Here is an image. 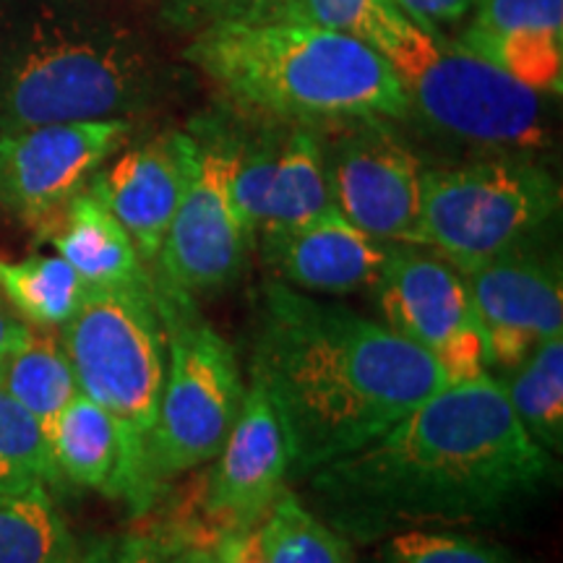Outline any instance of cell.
Returning a JSON list of instances; mask_svg holds the SVG:
<instances>
[{
    "label": "cell",
    "mask_w": 563,
    "mask_h": 563,
    "mask_svg": "<svg viewBox=\"0 0 563 563\" xmlns=\"http://www.w3.org/2000/svg\"><path fill=\"white\" fill-rule=\"evenodd\" d=\"M251 384L277 412L290 477H308L446 389L428 352L342 302L285 282L258 295Z\"/></svg>",
    "instance_id": "cell-2"
},
{
    "label": "cell",
    "mask_w": 563,
    "mask_h": 563,
    "mask_svg": "<svg viewBox=\"0 0 563 563\" xmlns=\"http://www.w3.org/2000/svg\"><path fill=\"white\" fill-rule=\"evenodd\" d=\"M89 287L60 256L0 258V298L34 329H63L79 311Z\"/></svg>",
    "instance_id": "cell-22"
},
{
    "label": "cell",
    "mask_w": 563,
    "mask_h": 563,
    "mask_svg": "<svg viewBox=\"0 0 563 563\" xmlns=\"http://www.w3.org/2000/svg\"><path fill=\"white\" fill-rule=\"evenodd\" d=\"M167 342V373L144 462L129 496L141 517L167 485L211 462L241 412L245 386L232 344L199 311L194 295L152 272Z\"/></svg>",
    "instance_id": "cell-6"
},
{
    "label": "cell",
    "mask_w": 563,
    "mask_h": 563,
    "mask_svg": "<svg viewBox=\"0 0 563 563\" xmlns=\"http://www.w3.org/2000/svg\"><path fill=\"white\" fill-rule=\"evenodd\" d=\"M473 9L456 45L540 95H561L563 0H477Z\"/></svg>",
    "instance_id": "cell-17"
},
{
    "label": "cell",
    "mask_w": 563,
    "mask_h": 563,
    "mask_svg": "<svg viewBox=\"0 0 563 563\" xmlns=\"http://www.w3.org/2000/svg\"><path fill=\"white\" fill-rule=\"evenodd\" d=\"M334 209L365 235L384 243H412L420 220L422 170L410 146L386 121L336 123L323 146Z\"/></svg>",
    "instance_id": "cell-12"
},
{
    "label": "cell",
    "mask_w": 563,
    "mask_h": 563,
    "mask_svg": "<svg viewBox=\"0 0 563 563\" xmlns=\"http://www.w3.org/2000/svg\"><path fill=\"white\" fill-rule=\"evenodd\" d=\"M420 30L441 34V26H452L473 11L477 0H391Z\"/></svg>",
    "instance_id": "cell-30"
},
{
    "label": "cell",
    "mask_w": 563,
    "mask_h": 563,
    "mask_svg": "<svg viewBox=\"0 0 563 563\" xmlns=\"http://www.w3.org/2000/svg\"><path fill=\"white\" fill-rule=\"evenodd\" d=\"M76 555L51 488L0 496V563H74Z\"/></svg>",
    "instance_id": "cell-24"
},
{
    "label": "cell",
    "mask_w": 563,
    "mask_h": 563,
    "mask_svg": "<svg viewBox=\"0 0 563 563\" xmlns=\"http://www.w3.org/2000/svg\"><path fill=\"white\" fill-rule=\"evenodd\" d=\"M165 545L146 534H125L118 543L104 540L102 563H162Z\"/></svg>",
    "instance_id": "cell-32"
},
{
    "label": "cell",
    "mask_w": 563,
    "mask_h": 563,
    "mask_svg": "<svg viewBox=\"0 0 563 563\" xmlns=\"http://www.w3.org/2000/svg\"><path fill=\"white\" fill-rule=\"evenodd\" d=\"M371 290L384 327L428 352L452 384L493 368L488 336L464 277L439 253L394 243Z\"/></svg>",
    "instance_id": "cell-10"
},
{
    "label": "cell",
    "mask_w": 563,
    "mask_h": 563,
    "mask_svg": "<svg viewBox=\"0 0 563 563\" xmlns=\"http://www.w3.org/2000/svg\"><path fill=\"white\" fill-rule=\"evenodd\" d=\"M460 274L488 336L493 365L517 368L540 342L563 334V279L553 258L522 245Z\"/></svg>",
    "instance_id": "cell-14"
},
{
    "label": "cell",
    "mask_w": 563,
    "mask_h": 563,
    "mask_svg": "<svg viewBox=\"0 0 563 563\" xmlns=\"http://www.w3.org/2000/svg\"><path fill=\"white\" fill-rule=\"evenodd\" d=\"M79 391L118 420L125 441L129 501L150 443L167 373V342L152 285L89 287L58 329Z\"/></svg>",
    "instance_id": "cell-7"
},
{
    "label": "cell",
    "mask_w": 563,
    "mask_h": 563,
    "mask_svg": "<svg viewBox=\"0 0 563 563\" xmlns=\"http://www.w3.org/2000/svg\"><path fill=\"white\" fill-rule=\"evenodd\" d=\"M194 173L162 241L157 274L188 295L217 292L232 285L256 245L238 211L232 178L243 141L220 121H196Z\"/></svg>",
    "instance_id": "cell-9"
},
{
    "label": "cell",
    "mask_w": 563,
    "mask_h": 563,
    "mask_svg": "<svg viewBox=\"0 0 563 563\" xmlns=\"http://www.w3.org/2000/svg\"><path fill=\"white\" fill-rule=\"evenodd\" d=\"M162 563H217L211 545L201 543H178L175 548L165 545Z\"/></svg>",
    "instance_id": "cell-34"
},
{
    "label": "cell",
    "mask_w": 563,
    "mask_h": 563,
    "mask_svg": "<svg viewBox=\"0 0 563 563\" xmlns=\"http://www.w3.org/2000/svg\"><path fill=\"white\" fill-rule=\"evenodd\" d=\"M131 118L0 133V211L40 232L129 144Z\"/></svg>",
    "instance_id": "cell-11"
},
{
    "label": "cell",
    "mask_w": 563,
    "mask_h": 563,
    "mask_svg": "<svg viewBox=\"0 0 563 563\" xmlns=\"http://www.w3.org/2000/svg\"><path fill=\"white\" fill-rule=\"evenodd\" d=\"M290 477V454L266 394L251 384L241 412L203 483L201 509L214 543L224 534L258 530Z\"/></svg>",
    "instance_id": "cell-13"
},
{
    "label": "cell",
    "mask_w": 563,
    "mask_h": 563,
    "mask_svg": "<svg viewBox=\"0 0 563 563\" xmlns=\"http://www.w3.org/2000/svg\"><path fill=\"white\" fill-rule=\"evenodd\" d=\"M256 245L279 282L311 295H350L376 285L391 245L365 235L334 207L285 232L258 235Z\"/></svg>",
    "instance_id": "cell-16"
},
{
    "label": "cell",
    "mask_w": 563,
    "mask_h": 563,
    "mask_svg": "<svg viewBox=\"0 0 563 563\" xmlns=\"http://www.w3.org/2000/svg\"><path fill=\"white\" fill-rule=\"evenodd\" d=\"M0 386L51 433L53 422L79 394L60 336L34 329L24 344L0 361Z\"/></svg>",
    "instance_id": "cell-21"
},
{
    "label": "cell",
    "mask_w": 563,
    "mask_h": 563,
    "mask_svg": "<svg viewBox=\"0 0 563 563\" xmlns=\"http://www.w3.org/2000/svg\"><path fill=\"white\" fill-rule=\"evenodd\" d=\"M269 563H352L350 543L290 488L258 527Z\"/></svg>",
    "instance_id": "cell-25"
},
{
    "label": "cell",
    "mask_w": 563,
    "mask_h": 563,
    "mask_svg": "<svg viewBox=\"0 0 563 563\" xmlns=\"http://www.w3.org/2000/svg\"><path fill=\"white\" fill-rule=\"evenodd\" d=\"M167 76L144 32L100 0H0V133L131 118Z\"/></svg>",
    "instance_id": "cell-3"
},
{
    "label": "cell",
    "mask_w": 563,
    "mask_h": 563,
    "mask_svg": "<svg viewBox=\"0 0 563 563\" xmlns=\"http://www.w3.org/2000/svg\"><path fill=\"white\" fill-rule=\"evenodd\" d=\"M553 454L514 415L501 378L449 384L389 431L308 475L316 514L352 543L477 525L538 498Z\"/></svg>",
    "instance_id": "cell-1"
},
{
    "label": "cell",
    "mask_w": 563,
    "mask_h": 563,
    "mask_svg": "<svg viewBox=\"0 0 563 563\" xmlns=\"http://www.w3.org/2000/svg\"><path fill=\"white\" fill-rule=\"evenodd\" d=\"M194 63L232 104L266 121L336 125L407 121L389 63L352 34L302 21L230 24L194 34Z\"/></svg>",
    "instance_id": "cell-4"
},
{
    "label": "cell",
    "mask_w": 563,
    "mask_h": 563,
    "mask_svg": "<svg viewBox=\"0 0 563 563\" xmlns=\"http://www.w3.org/2000/svg\"><path fill=\"white\" fill-rule=\"evenodd\" d=\"M102 548H104V540H100V543H91L87 551L76 555L74 563H102Z\"/></svg>",
    "instance_id": "cell-35"
},
{
    "label": "cell",
    "mask_w": 563,
    "mask_h": 563,
    "mask_svg": "<svg viewBox=\"0 0 563 563\" xmlns=\"http://www.w3.org/2000/svg\"><path fill=\"white\" fill-rule=\"evenodd\" d=\"M53 462L60 481L76 488L100 490L108 498L125 493V441L118 420L89 399L76 394L66 410L53 422L51 433Z\"/></svg>",
    "instance_id": "cell-19"
},
{
    "label": "cell",
    "mask_w": 563,
    "mask_h": 563,
    "mask_svg": "<svg viewBox=\"0 0 563 563\" xmlns=\"http://www.w3.org/2000/svg\"><path fill=\"white\" fill-rule=\"evenodd\" d=\"M371 0H298V21L357 37Z\"/></svg>",
    "instance_id": "cell-29"
},
{
    "label": "cell",
    "mask_w": 563,
    "mask_h": 563,
    "mask_svg": "<svg viewBox=\"0 0 563 563\" xmlns=\"http://www.w3.org/2000/svg\"><path fill=\"white\" fill-rule=\"evenodd\" d=\"M329 207L334 203L323 165V141L311 125H295L277 146L256 238L298 228Z\"/></svg>",
    "instance_id": "cell-20"
},
{
    "label": "cell",
    "mask_w": 563,
    "mask_h": 563,
    "mask_svg": "<svg viewBox=\"0 0 563 563\" xmlns=\"http://www.w3.org/2000/svg\"><path fill=\"white\" fill-rule=\"evenodd\" d=\"M501 384L530 439L548 454H559L563 449V334L540 342Z\"/></svg>",
    "instance_id": "cell-23"
},
{
    "label": "cell",
    "mask_w": 563,
    "mask_h": 563,
    "mask_svg": "<svg viewBox=\"0 0 563 563\" xmlns=\"http://www.w3.org/2000/svg\"><path fill=\"white\" fill-rule=\"evenodd\" d=\"M60 485L42 426L0 386V496Z\"/></svg>",
    "instance_id": "cell-26"
},
{
    "label": "cell",
    "mask_w": 563,
    "mask_h": 563,
    "mask_svg": "<svg viewBox=\"0 0 563 563\" xmlns=\"http://www.w3.org/2000/svg\"><path fill=\"white\" fill-rule=\"evenodd\" d=\"M211 551H214L217 563H269L258 530L224 534L211 545Z\"/></svg>",
    "instance_id": "cell-31"
},
{
    "label": "cell",
    "mask_w": 563,
    "mask_h": 563,
    "mask_svg": "<svg viewBox=\"0 0 563 563\" xmlns=\"http://www.w3.org/2000/svg\"><path fill=\"white\" fill-rule=\"evenodd\" d=\"M376 563H519L504 545L449 530H402L382 540Z\"/></svg>",
    "instance_id": "cell-27"
},
{
    "label": "cell",
    "mask_w": 563,
    "mask_h": 563,
    "mask_svg": "<svg viewBox=\"0 0 563 563\" xmlns=\"http://www.w3.org/2000/svg\"><path fill=\"white\" fill-rule=\"evenodd\" d=\"M37 238L53 243L87 287L152 285V269L141 262L129 232L89 188L76 194Z\"/></svg>",
    "instance_id": "cell-18"
},
{
    "label": "cell",
    "mask_w": 563,
    "mask_h": 563,
    "mask_svg": "<svg viewBox=\"0 0 563 563\" xmlns=\"http://www.w3.org/2000/svg\"><path fill=\"white\" fill-rule=\"evenodd\" d=\"M559 209V180L530 154L426 167L412 243L464 269L522 249Z\"/></svg>",
    "instance_id": "cell-8"
},
{
    "label": "cell",
    "mask_w": 563,
    "mask_h": 563,
    "mask_svg": "<svg viewBox=\"0 0 563 563\" xmlns=\"http://www.w3.org/2000/svg\"><path fill=\"white\" fill-rule=\"evenodd\" d=\"M175 30L201 34L214 26L298 21V0H162Z\"/></svg>",
    "instance_id": "cell-28"
},
{
    "label": "cell",
    "mask_w": 563,
    "mask_h": 563,
    "mask_svg": "<svg viewBox=\"0 0 563 563\" xmlns=\"http://www.w3.org/2000/svg\"><path fill=\"white\" fill-rule=\"evenodd\" d=\"M191 131H167L104 162L89 191L123 224L146 266L157 262L162 241L194 173Z\"/></svg>",
    "instance_id": "cell-15"
},
{
    "label": "cell",
    "mask_w": 563,
    "mask_h": 563,
    "mask_svg": "<svg viewBox=\"0 0 563 563\" xmlns=\"http://www.w3.org/2000/svg\"><path fill=\"white\" fill-rule=\"evenodd\" d=\"M357 40L389 63L407 118L441 136L490 154H530L548 141L543 95L412 24L391 0H371Z\"/></svg>",
    "instance_id": "cell-5"
},
{
    "label": "cell",
    "mask_w": 563,
    "mask_h": 563,
    "mask_svg": "<svg viewBox=\"0 0 563 563\" xmlns=\"http://www.w3.org/2000/svg\"><path fill=\"white\" fill-rule=\"evenodd\" d=\"M32 334V327L13 308L0 298V361L5 355H11L19 344L26 342V336Z\"/></svg>",
    "instance_id": "cell-33"
}]
</instances>
